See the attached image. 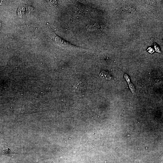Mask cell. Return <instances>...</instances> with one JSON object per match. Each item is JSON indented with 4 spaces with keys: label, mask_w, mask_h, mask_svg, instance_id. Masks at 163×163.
Masks as SVG:
<instances>
[{
    "label": "cell",
    "mask_w": 163,
    "mask_h": 163,
    "mask_svg": "<svg viewBox=\"0 0 163 163\" xmlns=\"http://www.w3.org/2000/svg\"><path fill=\"white\" fill-rule=\"evenodd\" d=\"M1 152L4 154L10 153L18 154L20 147L10 144L4 143L1 144Z\"/></svg>",
    "instance_id": "1"
},
{
    "label": "cell",
    "mask_w": 163,
    "mask_h": 163,
    "mask_svg": "<svg viewBox=\"0 0 163 163\" xmlns=\"http://www.w3.org/2000/svg\"><path fill=\"white\" fill-rule=\"evenodd\" d=\"M55 41L60 46L64 48H80V47H78L69 43L58 36L56 37Z\"/></svg>",
    "instance_id": "2"
},
{
    "label": "cell",
    "mask_w": 163,
    "mask_h": 163,
    "mask_svg": "<svg viewBox=\"0 0 163 163\" xmlns=\"http://www.w3.org/2000/svg\"><path fill=\"white\" fill-rule=\"evenodd\" d=\"M100 75L101 77L106 80H109L111 78L110 75L108 72L105 71L101 72Z\"/></svg>",
    "instance_id": "3"
},
{
    "label": "cell",
    "mask_w": 163,
    "mask_h": 163,
    "mask_svg": "<svg viewBox=\"0 0 163 163\" xmlns=\"http://www.w3.org/2000/svg\"><path fill=\"white\" fill-rule=\"evenodd\" d=\"M128 84L130 87V90H131V91L133 93H134L135 92V89L134 86H133V85L131 83H128Z\"/></svg>",
    "instance_id": "4"
},
{
    "label": "cell",
    "mask_w": 163,
    "mask_h": 163,
    "mask_svg": "<svg viewBox=\"0 0 163 163\" xmlns=\"http://www.w3.org/2000/svg\"><path fill=\"white\" fill-rule=\"evenodd\" d=\"M48 3L51 5H54L57 4V1H48Z\"/></svg>",
    "instance_id": "5"
},
{
    "label": "cell",
    "mask_w": 163,
    "mask_h": 163,
    "mask_svg": "<svg viewBox=\"0 0 163 163\" xmlns=\"http://www.w3.org/2000/svg\"><path fill=\"white\" fill-rule=\"evenodd\" d=\"M124 77L125 78V80L128 83H129L130 82V80L129 79V78L128 77V76L127 75V74H125L124 75Z\"/></svg>",
    "instance_id": "6"
},
{
    "label": "cell",
    "mask_w": 163,
    "mask_h": 163,
    "mask_svg": "<svg viewBox=\"0 0 163 163\" xmlns=\"http://www.w3.org/2000/svg\"><path fill=\"white\" fill-rule=\"evenodd\" d=\"M36 163H44V162L42 160H40L38 161Z\"/></svg>",
    "instance_id": "7"
}]
</instances>
